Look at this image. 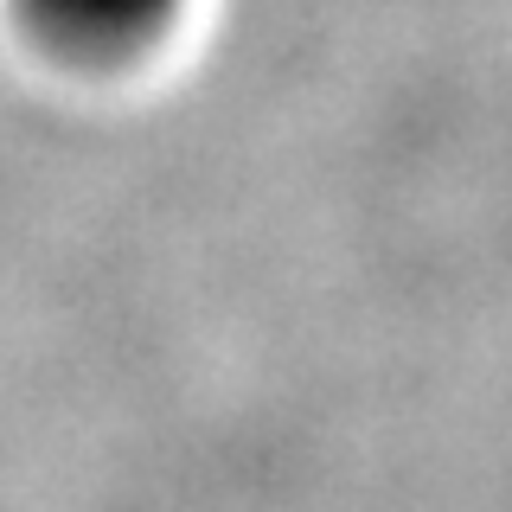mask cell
<instances>
[{
    "instance_id": "1",
    "label": "cell",
    "mask_w": 512,
    "mask_h": 512,
    "mask_svg": "<svg viewBox=\"0 0 512 512\" xmlns=\"http://www.w3.org/2000/svg\"><path fill=\"white\" fill-rule=\"evenodd\" d=\"M20 13L71 58H128L167 32L180 0H20Z\"/></svg>"
}]
</instances>
